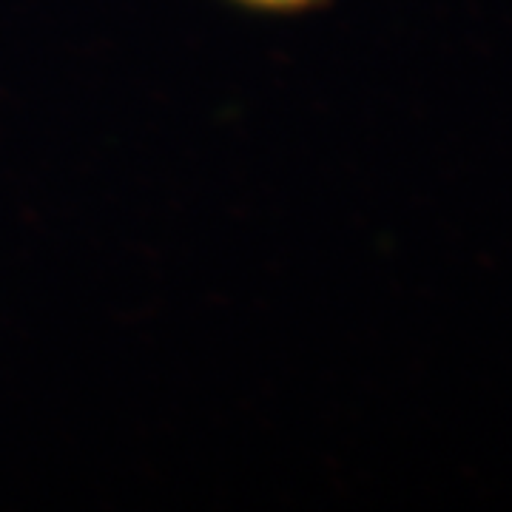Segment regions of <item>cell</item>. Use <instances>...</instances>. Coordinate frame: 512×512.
Listing matches in <instances>:
<instances>
[{"instance_id":"obj_1","label":"cell","mask_w":512,"mask_h":512,"mask_svg":"<svg viewBox=\"0 0 512 512\" xmlns=\"http://www.w3.org/2000/svg\"><path fill=\"white\" fill-rule=\"evenodd\" d=\"M242 3L259 6V9H279V12H285V9H305V6H311L316 0H242Z\"/></svg>"}]
</instances>
